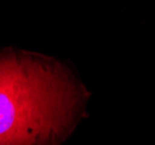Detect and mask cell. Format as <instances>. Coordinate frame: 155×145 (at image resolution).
I'll return each mask as SVG.
<instances>
[{
  "label": "cell",
  "mask_w": 155,
  "mask_h": 145,
  "mask_svg": "<svg viewBox=\"0 0 155 145\" xmlns=\"http://www.w3.org/2000/svg\"><path fill=\"white\" fill-rule=\"evenodd\" d=\"M60 65L0 57V145H54L74 125L82 92Z\"/></svg>",
  "instance_id": "obj_1"
}]
</instances>
